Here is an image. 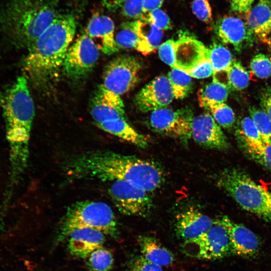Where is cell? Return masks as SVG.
Instances as JSON below:
<instances>
[{
    "label": "cell",
    "instance_id": "cell-39",
    "mask_svg": "<svg viewBox=\"0 0 271 271\" xmlns=\"http://www.w3.org/2000/svg\"><path fill=\"white\" fill-rule=\"evenodd\" d=\"M143 0H125L122 5V14L126 17L134 20L140 19L143 16Z\"/></svg>",
    "mask_w": 271,
    "mask_h": 271
},
{
    "label": "cell",
    "instance_id": "cell-35",
    "mask_svg": "<svg viewBox=\"0 0 271 271\" xmlns=\"http://www.w3.org/2000/svg\"><path fill=\"white\" fill-rule=\"evenodd\" d=\"M250 67L254 74L260 78H267L271 75V61L261 53L255 55L250 63Z\"/></svg>",
    "mask_w": 271,
    "mask_h": 271
},
{
    "label": "cell",
    "instance_id": "cell-40",
    "mask_svg": "<svg viewBox=\"0 0 271 271\" xmlns=\"http://www.w3.org/2000/svg\"><path fill=\"white\" fill-rule=\"evenodd\" d=\"M175 40H168L161 44L158 49L159 56L162 61L175 68L174 44Z\"/></svg>",
    "mask_w": 271,
    "mask_h": 271
},
{
    "label": "cell",
    "instance_id": "cell-46",
    "mask_svg": "<svg viewBox=\"0 0 271 271\" xmlns=\"http://www.w3.org/2000/svg\"><path fill=\"white\" fill-rule=\"evenodd\" d=\"M265 42H268L269 44H271V34L268 37Z\"/></svg>",
    "mask_w": 271,
    "mask_h": 271
},
{
    "label": "cell",
    "instance_id": "cell-33",
    "mask_svg": "<svg viewBox=\"0 0 271 271\" xmlns=\"http://www.w3.org/2000/svg\"><path fill=\"white\" fill-rule=\"evenodd\" d=\"M86 259L87 266L91 271H109L114 262L111 252L103 247L93 250Z\"/></svg>",
    "mask_w": 271,
    "mask_h": 271
},
{
    "label": "cell",
    "instance_id": "cell-41",
    "mask_svg": "<svg viewBox=\"0 0 271 271\" xmlns=\"http://www.w3.org/2000/svg\"><path fill=\"white\" fill-rule=\"evenodd\" d=\"M192 78L203 79L210 77L213 74V70L210 62L207 60L200 63L187 73Z\"/></svg>",
    "mask_w": 271,
    "mask_h": 271
},
{
    "label": "cell",
    "instance_id": "cell-15",
    "mask_svg": "<svg viewBox=\"0 0 271 271\" xmlns=\"http://www.w3.org/2000/svg\"><path fill=\"white\" fill-rule=\"evenodd\" d=\"M174 55L175 68L186 73L209 60L208 48L190 36L182 37L175 41Z\"/></svg>",
    "mask_w": 271,
    "mask_h": 271
},
{
    "label": "cell",
    "instance_id": "cell-2",
    "mask_svg": "<svg viewBox=\"0 0 271 271\" xmlns=\"http://www.w3.org/2000/svg\"><path fill=\"white\" fill-rule=\"evenodd\" d=\"M0 106L9 146V187L12 189L27 167L29 140L35 114L28 80L24 75L19 76L10 86L0 91Z\"/></svg>",
    "mask_w": 271,
    "mask_h": 271
},
{
    "label": "cell",
    "instance_id": "cell-47",
    "mask_svg": "<svg viewBox=\"0 0 271 271\" xmlns=\"http://www.w3.org/2000/svg\"><path fill=\"white\" fill-rule=\"evenodd\" d=\"M270 61H271V57H270Z\"/></svg>",
    "mask_w": 271,
    "mask_h": 271
},
{
    "label": "cell",
    "instance_id": "cell-25",
    "mask_svg": "<svg viewBox=\"0 0 271 271\" xmlns=\"http://www.w3.org/2000/svg\"><path fill=\"white\" fill-rule=\"evenodd\" d=\"M115 39L118 48L134 49L144 55L149 54L130 22L122 25L121 29L115 36Z\"/></svg>",
    "mask_w": 271,
    "mask_h": 271
},
{
    "label": "cell",
    "instance_id": "cell-43",
    "mask_svg": "<svg viewBox=\"0 0 271 271\" xmlns=\"http://www.w3.org/2000/svg\"><path fill=\"white\" fill-rule=\"evenodd\" d=\"M260 106L261 110L271 119V88H267L262 94Z\"/></svg>",
    "mask_w": 271,
    "mask_h": 271
},
{
    "label": "cell",
    "instance_id": "cell-18",
    "mask_svg": "<svg viewBox=\"0 0 271 271\" xmlns=\"http://www.w3.org/2000/svg\"><path fill=\"white\" fill-rule=\"evenodd\" d=\"M215 220L194 208H189L179 214L176 218L175 230L184 242L201 236L213 225Z\"/></svg>",
    "mask_w": 271,
    "mask_h": 271
},
{
    "label": "cell",
    "instance_id": "cell-24",
    "mask_svg": "<svg viewBox=\"0 0 271 271\" xmlns=\"http://www.w3.org/2000/svg\"><path fill=\"white\" fill-rule=\"evenodd\" d=\"M130 23L149 54L160 46L163 36L162 31L143 19L134 20Z\"/></svg>",
    "mask_w": 271,
    "mask_h": 271
},
{
    "label": "cell",
    "instance_id": "cell-16",
    "mask_svg": "<svg viewBox=\"0 0 271 271\" xmlns=\"http://www.w3.org/2000/svg\"><path fill=\"white\" fill-rule=\"evenodd\" d=\"M91 115L96 124L125 118L124 105L119 95L104 87L98 86L92 100Z\"/></svg>",
    "mask_w": 271,
    "mask_h": 271
},
{
    "label": "cell",
    "instance_id": "cell-7",
    "mask_svg": "<svg viewBox=\"0 0 271 271\" xmlns=\"http://www.w3.org/2000/svg\"><path fill=\"white\" fill-rule=\"evenodd\" d=\"M183 247L187 255L199 259H220L233 254L228 231L219 219L201 236L184 242Z\"/></svg>",
    "mask_w": 271,
    "mask_h": 271
},
{
    "label": "cell",
    "instance_id": "cell-3",
    "mask_svg": "<svg viewBox=\"0 0 271 271\" xmlns=\"http://www.w3.org/2000/svg\"><path fill=\"white\" fill-rule=\"evenodd\" d=\"M77 21L70 14H58L28 48L23 63L26 78L43 84L62 67L76 31Z\"/></svg>",
    "mask_w": 271,
    "mask_h": 271
},
{
    "label": "cell",
    "instance_id": "cell-26",
    "mask_svg": "<svg viewBox=\"0 0 271 271\" xmlns=\"http://www.w3.org/2000/svg\"><path fill=\"white\" fill-rule=\"evenodd\" d=\"M243 153L249 158L271 171V146L263 144L258 146L237 141Z\"/></svg>",
    "mask_w": 271,
    "mask_h": 271
},
{
    "label": "cell",
    "instance_id": "cell-28",
    "mask_svg": "<svg viewBox=\"0 0 271 271\" xmlns=\"http://www.w3.org/2000/svg\"><path fill=\"white\" fill-rule=\"evenodd\" d=\"M175 98L183 99L191 92L192 77L187 73L176 68H172L168 74Z\"/></svg>",
    "mask_w": 271,
    "mask_h": 271
},
{
    "label": "cell",
    "instance_id": "cell-34",
    "mask_svg": "<svg viewBox=\"0 0 271 271\" xmlns=\"http://www.w3.org/2000/svg\"><path fill=\"white\" fill-rule=\"evenodd\" d=\"M250 117L254 121L263 142L271 146V119L261 109L252 107L249 109Z\"/></svg>",
    "mask_w": 271,
    "mask_h": 271
},
{
    "label": "cell",
    "instance_id": "cell-14",
    "mask_svg": "<svg viewBox=\"0 0 271 271\" xmlns=\"http://www.w3.org/2000/svg\"><path fill=\"white\" fill-rule=\"evenodd\" d=\"M191 138L199 145L209 149L224 150L229 146L220 125L208 112L193 118Z\"/></svg>",
    "mask_w": 271,
    "mask_h": 271
},
{
    "label": "cell",
    "instance_id": "cell-23",
    "mask_svg": "<svg viewBox=\"0 0 271 271\" xmlns=\"http://www.w3.org/2000/svg\"><path fill=\"white\" fill-rule=\"evenodd\" d=\"M141 255L147 261L160 266H168L173 263V253L163 246L155 238L146 235L138 237Z\"/></svg>",
    "mask_w": 271,
    "mask_h": 271
},
{
    "label": "cell",
    "instance_id": "cell-31",
    "mask_svg": "<svg viewBox=\"0 0 271 271\" xmlns=\"http://www.w3.org/2000/svg\"><path fill=\"white\" fill-rule=\"evenodd\" d=\"M200 105L209 110L216 122L222 127L229 128L234 125V113L225 103L206 102Z\"/></svg>",
    "mask_w": 271,
    "mask_h": 271
},
{
    "label": "cell",
    "instance_id": "cell-30",
    "mask_svg": "<svg viewBox=\"0 0 271 271\" xmlns=\"http://www.w3.org/2000/svg\"><path fill=\"white\" fill-rule=\"evenodd\" d=\"M235 136L237 141H243L248 144L258 146L265 144L250 117H244L238 122Z\"/></svg>",
    "mask_w": 271,
    "mask_h": 271
},
{
    "label": "cell",
    "instance_id": "cell-10",
    "mask_svg": "<svg viewBox=\"0 0 271 271\" xmlns=\"http://www.w3.org/2000/svg\"><path fill=\"white\" fill-rule=\"evenodd\" d=\"M142 68L141 62L136 57L118 56L105 66L102 85L116 94H123L136 85Z\"/></svg>",
    "mask_w": 271,
    "mask_h": 271
},
{
    "label": "cell",
    "instance_id": "cell-6",
    "mask_svg": "<svg viewBox=\"0 0 271 271\" xmlns=\"http://www.w3.org/2000/svg\"><path fill=\"white\" fill-rule=\"evenodd\" d=\"M81 227L92 228L118 238L116 217L111 208L102 202L80 201L67 209L61 225V236L66 237L72 230Z\"/></svg>",
    "mask_w": 271,
    "mask_h": 271
},
{
    "label": "cell",
    "instance_id": "cell-9",
    "mask_svg": "<svg viewBox=\"0 0 271 271\" xmlns=\"http://www.w3.org/2000/svg\"><path fill=\"white\" fill-rule=\"evenodd\" d=\"M99 55V48L86 33L81 35L69 46L62 67L69 78L78 80L93 69Z\"/></svg>",
    "mask_w": 271,
    "mask_h": 271
},
{
    "label": "cell",
    "instance_id": "cell-17",
    "mask_svg": "<svg viewBox=\"0 0 271 271\" xmlns=\"http://www.w3.org/2000/svg\"><path fill=\"white\" fill-rule=\"evenodd\" d=\"M219 220L228 231L233 254L250 257L258 252L260 241L252 231L233 221L227 216H223Z\"/></svg>",
    "mask_w": 271,
    "mask_h": 271
},
{
    "label": "cell",
    "instance_id": "cell-13",
    "mask_svg": "<svg viewBox=\"0 0 271 271\" xmlns=\"http://www.w3.org/2000/svg\"><path fill=\"white\" fill-rule=\"evenodd\" d=\"M214 30L223 43L232 45L238 52L254 42L255 35L246 23L238 17L224 16L218 19Z\"/></svg>",
    "mask_w": 271,
    "mask_h": 271
},
{
    "label": "cell",
    "instance_id": "cell-45",
    "mask_svg": "<svg viewBox=\"0 0 271 271\" xmlns=\"http://www.w3.org/2000/svg\"><path fill=\"white\" fill-rule=\"evenodd\" d=\"M125 0H103V6L109 10H114L122 6Z\"/></svg>",
    "mask_w": 271,
    "mask_h": 271
},
{
    "label": "cell",
    "instance_id": "cell-20",
    "mask_svg": "<svg viewBox=\"0 0 271 271\" xmlns=\"http://www.w3.org/2000/svg\"><path fill=\"white\" fill-rule=\"evenodd\" d=\"M114 24L110 18L96 15L89 21L86 33L92 39H98L99 48L106 55L115 53L118 50L114 35Z\"/></svg>",
    "mask_w": 271,
    "mask_h": 271
},
{
    "label": "cell",
    "instance_id": "cell-37",
    "mask_svg": "<svg viewBox=\"0 0 271 271\" xmlns=\"http://www.w3.org/2000/svg\"><path fill=\"white\" fill-rule=\"evenodd\" d=\"M193 14L200 21L209 24L212 21V11L209 0H194L192 4Z\"/></svg>",
    "mask_w": 271,
    "mask_h": 271
},
{
    "label": "cell",
    "instance_id": "cell-1",
    "mask_svg": "<svg viewBox=\"0 0 271 271\" xmlns=\"http://www.w3.org/2000/svg\"><path fill=\"white\" fill-rule=\"evenodd\" d=\"M63 167L72 179L122 180L149 192L160 187L165 179L159 164L110 151H89L75 155L67 159Z\"/></svg>",
    "mask_w": 271,
    "mask_h": 271
},
{
    "label": "cell",
    "instance_id": "cell-21",
    "mask_svg": "<svg viewBox=\"0 0 271 271\" xmlns=\"http://www.w3.org/2000/svg\"><path fill=\"white\" fill-rule=\"evenodd\" d=\"M245 16L255 37L265 42L271 34V0H258Z\"/></svg>",
    "mask_w": 271,
    "mask_h": 271
},
{
    "label": "cell",
    "instance_id": "cell-22",
    "mask_svg": "<svg viewBox=\"0 0 271 271\" xmlns=\"http://www.w3.org/2000/svg\"><path fill=\"white\" fill-rule=\"evenodd\" d=\"M96 125L103 131L138 147L144 149L148 146L147 138L131 126L125 118L108 120Z\"/></svg>",
    "mask_w": 271,
    "mask_h": 271
},
{
    "label": "cell",
    "instance_id": "cell-19",
    "mask_svg": "<svg viewBox=\"0 0 271 271\" xmlns=\"http://www.w3.org/2000/svg\"><path fill=\"white\" fill-rule=\"evenodd\" d=\"M68 248L70 253L76 257L85 258L95 249L102 247L105 234L101 231L89 227H81L70 231Z\"/></svg>",
    "mask_w": 271,
    "mask_h": 271
},
{
    "label": "cell",
    "instance_id": "cell-42",
    "mask_svg": "<svg viewBox=\"0 0 271 271\" xmlns=\"http://www.w3.org/2000/svg\"><path fill=\"white\" fill-rule=\"evenodd\" d=\"M255 0H231L230 10L233 13L246 15L253 7Z\"/></svg>",
    "mask_w": 271,
    "mask_h": 271
},
{
    "label": "cell",
    "instance_id": "cell-32",
    "mask_svg": "<svg viewBox=\"0 0 271 271\" xmlns=\"http://www.w3.org/2000/svg\"><path fill=\"white\" fill-rule=\"evenodd\" d=\"M225 72L229 86L235 90H241L248 86L249 74L239 61L233 59Z\"/></svg>",
    "mask_w": 271,
    "mask_h": 271
},
{
    "label": "cell",
    "instance_id": "cell-29",
    "mask_svg": "<svg viewBox=\"0 0 271 271\" xmlns=\"http://www.w3.org/2000/svg\"><path fill=\"white\" fill-rule=\"evenodd\" d=\"M213 73L225 71L233 60L230 51L221 43H213L208 48Z\"/></svg>",
    "mask_w": 271,
    "mask_h": 271
},
{
    "label": "cell",
    "instance_id": "cell-12",
    "mask_svg": "<svg viewBox=\"0 0 271 271\" xmlns=\"http://www.w3.org/2000/svg\"><path fill=\"white\" fill-rule=\"evenodd\" d=\"M174 98L168 77L160 76L140 90L135 97L134 103L142 112H152L167 107Z\"/></svg>",
    "mask_w": 271,
    "mask_h": 271
},
{
    "label": "cell",
    "instance_id": "cell-4",
    "mask_svg": "<svg viewBox=\"0 0 271 271\" xmlns=\"http://www.w3.org/2000/svg\"><path fill=\"white\" fill-rule=\"evenodd\" d=\"M58 15L50 0H6L0 23L14 44L28 49Z\"/></svg>",
    "mask_w": 271,
    "mask_h": 271
},
{
    "label": "cell",
    "instance_id": "cell-27",
    "mask_svg": "<svg viewBox=\"0 0 271 271\" xmlns=\"http://www.w3.org/2000/svg\"><path fill=\"white\" fill-rule=\"evenodd\" d=\"M228 95V86L214 80L201 88L198 94L200 105L206 102L224 103Z\"/></svg>",
    "mask_w": 271,
    "mask_h": 271
},
{
    "label": "cell",
    "instance_id": "cell-8",
    "mask_svg": "<svg viewBox=\"0 0 271 271\" xmlns=\"http://www.w3.org/2000/svg\"><path fill=\"white\" fill-rule=\"evenodd\" d=\"M193 118L192 110L188 107L176 110L166 107L151 112L148 124L155 132L187 144L191 138Z\"/></svg>",
    "mask_w": 271,
    "mask_h": 271
},
{
    "label": "cell",
    "instance_id": "cell-38",
    "mask_svg": "<svg viewBox=\"0 0 271 271\" xmlns=\"http://www.w3.org/2000/svg\"><path fill=\"white\" fill-rule=\"evenodd\" d=\"M127 271H163L162 267L146 260L141 255H137L129 262Z\"/></svg>",
    "mask_w": 271,
    "mask_h": 271
},
{
    "label": "cell",
    "instance_id": "cell-5",
    "mask_svg": "<svg viewBox=\"0 0 271 271\" xmlns=\"http://www.w3.org/2000/svg\"><path fill=\"white\" fill-rule=\"evenodd\" d=\"M216 182L243 209L271 223V191L257 184L246 172L226 169L217 176Z\"/></svg>",
    "mask_w": 271,
    "mask_h": 271
},
{
    "label": "cell",
    "instance_id": "cell-44",
    "mask_svg": "<svg viewBox=\"0 0 271 271\" xmlns=\"http://www.w3.org/2000/svg\"><path fill=\"white\" fill-rule=\"evenodd\" d=\"M164 0H143L142 5L143 15L160 9Z\"/></svg>",
    "mask_w": 271,
    "mask_h": 271
},
{
    "label": "cell",
    "instance_id": "cell-11",
    "mask_svg": "<svg viewBox=\"0 0 271 271\" xmlns=\"http://www.w3.org/2000/svg\"><path fill=\"white\" fill-rule=\"evenodd\" d=\"M108 192L116 207L127 215L146 216L153 207L150 192L122 180L107 182Z\"/></svg>",
    "mask_w": 271,
    "mask_h": 271
},
{
    "label": "cell",
    "instance_id": "cell-36",
    "mask_svg": "<svg viewBox=\"0 0 271 271\" xmlns=\"http://www.w3.org/2000/svg\"><path fill=\"white\" fill-rule=\"evenodd\" d=\"M141 19L147 21L162 31L170 30L172 28L170 17L160 9L143 15Z\"/></svg>",
    "mask_w": 271,
    "mask_h": 271
}]
</instances>
